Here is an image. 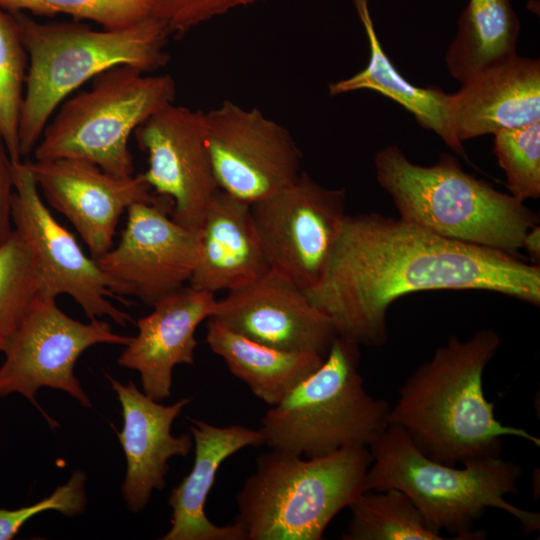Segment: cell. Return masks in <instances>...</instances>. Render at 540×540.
Masks as SVG:
<instances>
[{"mask_svg":"<svg viewBox=\"0 0 540 540\" xmlns=\"http://www.w3.org/2000/svg\"><path fill=\"white\" fill-rule=\"evenodd\" d=\"M427 290L490 291L539 306L540 267L401 218L346 215L323 276L306 293L338 335L380 346L389 306Z\"/></svg>","mask_w":540,"mask_h":540,"instance_id":"6da1fadb","label":"cell"},{"mask_svg":"<svg viewBox=\"0 0 540 540\" xmlns=\"http://www.w3.org/2000/svg\"><path fill=\"white\" fill-rule=\"evenodd\" d=\"M500 344L491 329L466 341L451 336L402 384L388 423L402 428L425 456L451 466L499 456L505 436L540 446L527 430L498 421L484 395L483 373Z\"/></svg>","mask_w":540,"mask_h":540,"instance_id":"7a4b0ae2","label":"cell"},{"mask_svg":"<svg viewBox=\"0 0 540 540\" xmlns=\"http://www.w3.org/2000/svg\"><path fill=\"white\" fill-rule=\"evenodd\" d=\"M11 14L28 56L18 128L21 157L33 152L54 111L85 82L118 65L150 73L169 61L171 33L156 17L96 30L78 20L41 23L25 12Z\"/></svg>","mask_w":540,"mask_h":540,"instance_id":"3957f363","label":"cell"},{"mask_svg":"<svg viewBox=\"0 0 540 540\" xmlns=\"http://www.w3.org/2000/svg\"><path fill=\"white\" fill-rule=\"evenodd\" d=\"M372 462L363 490L398 489L407 494L440 534L454 539L483 538L475 523L488 508L516 517L527 532L539 531L540 514L516 507L505 495L518 490L522 468L499 456L478 458L464 468L439 463L425 456L399 426L388 423L368 445Z\"/></svg>","mask_w":540,"mask_h":540,"instance_id":"277c9868","label":"cell"},{"mask_svg":"<svg viewBox=\"0 0 540 540\" xmlns=\"http://www.w3.org/2000/svg\"><path fill=\"white\" fill-rule=\"evenodd\" d=\"M374 163L378 183L400 218L445 238L516 255L537 224L523 202L464 172L450 155L422 166L388 146Z\"/></svg>","mask_w":540,"mask_h":540,"instance_id":"5b68a950","label":"cell"},{"mask_svg":"<svg viewBox=\"0 0 540 540\" xmlns=\"http://www.w3.org/2000/svg\"><path fill=\"white\" fill-rule=\"evenodd\" d=\"M372 462L368 446L306 458L273 450L236 495L234 524L244 540H320L333 518L361 493Z\"/></svg>","mask_w":540,"mask_h":540,"instance_id":"8992f818","label":"cell"},{"mask_svg":"<svg viewBox=\"0 0 540 540\" xmlns=\"http://www.w3.org/2000/svg\"><path fill=\"white\" fill-rule=\"evenodd\" d=\"M360 344L337 335L321 366L262 418L264 445L306 458L368 446L388 425L389 404L364 388Z\"/></svg>","mask_w":540,"mask_h":540,"instance_id":"52a82bcc","label":"cell"},{"mask_svg":"<svg viewBox=\"0 0 540 540\" xmlns=\"http://www.w3.org/2000/svg\"><path fill=\"white\" fill-rule=\"evenodd\" d=\"M175 97L176 84L168 74L112 67L95 76L88 90L61 103L33 150L34 158L80 159L116 177H130L135 174L130 136Z\"/></svg>","mask_w":540,"mask_h":540,"instance_id":"ba28073f","label":"cell"},{"mask_svg":"<svg viewBox=\"0 0 540 540\" xmlns=\"http://www.w3.org/2000/svg\"><path fill=\"white\" fill-rule=\"evenodd\" d=\"M130 340L131 336L114 333L110 324L99 318L88 323L71 318L58 307L55 297L40 292L3 351L0 396L22 394L54 428L58 423L37 403V391L41 387L59 389L84 407H92L74 374L78 358L94 345L126 346Z\"/></svg>","mask_w":540,"mask_h":540,"instance_id":"9c48e42d","label":"cell"},{"mask_svg":"<svg viewBox=\"0 0 540 540\" xmlns=\"http://www.w3.org/2000/svg\"><path fill=\"white\" fill-rule=\"evenodd\" d=\"M346 192L321 186L306 172L250 205L270 269L305 291L321 279L346 217Z\"/></svg>","mask_w":540,"mask_h":540,"instance_id":"30bf717a","label":"cell"},{"mask_svg":"<svg viewBox=\"0 0 540 540\" xmlns=\"http://www.w3.org/2000/svg\"><path fill=\"white\" fill-rule=\"evenodd\" d=\"M206 143L220 190L253 204L294 182L302 154L289 131L231 100L205 113Z\"/></svg>","mask_w":540,"mask_h":540,"instance_id":"8fae6325","label":"cell"},{"mask_svg":"<svg viewBox=\"0 0 540 540\" xmlns=\"http://www.w3.org/2000/svg\"><path fill=\"white\" fill-rule=\"evenodd\" d=\"M12 176L13 229L32 252L42 292L55 298L62 294L71 296L89 320L108 316L121 326L133 323L129 314L110 302L109 299H121L96 260L84 253L74 235L44 204L25 161L12 162Z\"/></svg>","mask_w":540,"mask_h":540,"instance_id":"7c38bea8","label":"cell"},{"mask_svg":"<svg viewBox=\"0 0 540 540\" xmlns=\"http://www.w3.org/2000/svg\"><path fill=\"white\" fill-rule=\"evenodd\" d=\"M172 207L171 199L159 195L132 204L118 244L95 258L123 303L132 295L152 306L189 283L198 259V231L177 223L169 215Z\"/></svg>","mask_w":540,"mask_h":540,"instance_id":"4fadbf2b","label":"cell"},{"mask_svg":"<svg viewBox=\"0 0 540 540\" xmlns=\"http://www.w3.org/2000/svg\"><path fill=\"white\" fill-rule=\"evenodd\" d=\"M147 154L143 173L156 195L171 199V217L198 231L219 190L206 143L205 113L170 104L134 132Z\"/></svg>","mask_w":540,"mask_h":540,"instance_id":"5bb4252c","label":"cell"},{"mask_svg":"<svg viewBox=\"0 0 540 540\" xmlns=\"http://www.w3.org/2000/svg\"><path fill=\"white\" fill-rule=\"evenodd\" d=\"M47 202L73 225L94 259L113 246L122 214L157 195L143 173L120 178L80 159L26 160Z\"/></svg>","mask_w":540,"mask_h":540,"instance_id":"9a60e30c","label":"cell"},{"mask_svg":"<svg viewBox=\"0 0 540 540\" xmlns=\"http://www.w3.org/2000/svg\"><path fill=\"white\" fill-rule=\"evenodd\" d=\"M211 317L244 337L284 351L326 356L338 335L306 291L273 270L217 299Z\"/></svg>","mask_w":540,"mask_h":540,"instance_id":"2e32d148","label":"cell"},{"mask_svg":"<svg viewBox=\"0 0 540 540\" xmlns=\"http://www.w3.org/2000/svg\"><path fill=\"white\" fill-rule=\"evenodd\" d=\"M122 406L123 428L116 431L122 445L127 471L122 484V494L127 507L134 513L149 502L154 490L165 487L172 457H186L194 442L191 434L174 436V420L191 402V397L181 398L171 405H162L129 381L124 385L106 374Z\"/></svg>","mask_w":540,"mask_h":540,"instance_id":"e0dca14e","label":"cell"},{"mask_svg":"<svg viewBox=\"0 0 540 540\" xmlns=\"http://www.w3.org/2000/svg\"><path fill=\"white\" fill-rule=\"evenodd\" d=\"M216 304L215 294L184 286L156 301L153 310L137 320L138 333L117 362L139 372L147 396L156 401L170 397L173 369L194 363L195 331L214 314Z\"/></svg>","mask_w":540,"mask_h":540,"instance_id":"ac0fdd59","label":"cell"},{"mask_svg":"<svg viewBox=\"0 0 540 540\" xmlns=\"http://www.w3.org/2000/svg\"><path fill=\"white\" fill-rule=\"evenodd\" d=\"M452 122L463 141L540 122V62L517 55L492 65L451 94Z\"/></svg>","mask_w":540,"mask_h":540,"instance_id":"d6986e66","label":"cell"},{"mask_svg":"<svg viewBox=\"0 0 540 540\" xmlns=\"http://www.w3.org/2000/svg\"><path fill=\"white\" fill-rule=\"evenodd\" d=\"M198 259L188 285L215 294L246 286L270 271L250 204L222 190L212 198L198 229Z\"/></svg>","mask_w":540,"mask_h":540,"instance_id":"ffe728a7","label":"cell"},{"mask_svg":"<svg viewBox=\"0 0 540 540\" xmlns=\"http://www.w3.org/2000/svg\"><path fill=\"white\" fill-rule=\"evenodd\" d=\"M194 442V463L190 473L171 490V527L163 540H244L233 523L219 526L207 517L205 505L220 465L246 447L264 445L260 430L240 424L216 426L190 419Z\"/></svg>","mask_w":540,"mask_h":540,"instance_id":"44dd1931","label":"cell"},{"mask_svg":"<svg viewBox=\"0 0 540 540\" xmlns=\"http://www.w3.org/2000/svg\"><path fill=\"white\" fill-rule=\"evenodd\" d=\"M369 42L367 66L353 76L331 83L332 96L361 89L376 91L412 113L424 128L435 132L454 152L465 156L463 144L455 135L451 94L438 87H418L408 82L383 51L371 18L368 0H352ZM466 157V156H465Z\"/></svg>","mask_w":540,"mask_h":540,"instance_id":"7402d4cb","label":"cell"},{"mask_svg":"<svg viewBox=\"0 0 540 540\" xmlns=\"http://www.w3.org/2000/svg\"><path fill=\"white\" fill-rule=\"evenodd\" d=\"M206 342L262 402L274 406L316 371L325 356L313 352L276 349L227 328L217 320H206Z\"/></svg>","mask_w":540,"mask_h":540,"instance_id":"603a6c76","label":"cell"},{"mask_svg":"<svg viewBox=\"0 0 540 540\" xmlns=\"http://www.w3.org/2000/svg\"><path fill=\"white\" fill-rule=\"evenodd\" d=\"M519 21L510 0H469L445 62L461 83L516 55Z\"/></svg>","mask_w":540,"mask_h":540,"instance_id":"cb8c5ba5","label":"cell"},{"mask_svg":"<svg viewBox=\"0 0 540 540\" xmlns=\"http://www.w3.org/2000/svg\"><path fill=\"white\" fill-rule=\"evenodd\" d=\"M351 518L343 540H442L404 492H361L348 506Z\"/></svg>","mask_w":540,"mask_h":540,"instance_id":"d4e9b609","label":"cell"},{"mask_svg":"<svg viewBox=\"0 0 540 540\" xmlns=\"http://www.w3.org/2000/svg\"><path fill=\"white\" fill-rule=\"evenodd\" d=\"M40 292L42 284L32 252L13 229L0 245V352Z\"/></svg>","mask_w":540,"mask_h":540,"instance_id":"484cf974","label":"cell"},{"mask_svg":"<svg viewBox=\"0 0 540 540\" xmlns=\"http://www.w3.org/2000/svg\"><path fill=\"white\" fill-rule=\"evenodd\" d=\"M28 56L13 15L0 8V133L12 162L21 161L19 118Z\"/></svg>","mask_w":540,"mask_h":540,"instance_id":"4316f807","label":"cell"},{"mask_svg":"<svg viewBox=\"0 0 540 540\" xmlns=\"http://www.w3.org/2000/svg\"><path fill=\"white\" fill-rule=\"evenodd\" d=\"M156 6L157 0H0V8L9 13L31 12L49 17L66 14L109 30L156 17Z\"/></svg>","mask_w":540,"mask_h":540,"instance_id":"83f0119b","label":"cell"},{"mask_svg":"<svg viewBox=\"0 0 540 540\" xmlns=\"http://www.w3.org/2000/svg\"><path fill=\"white\" fill-rule=\"evenodd\" d=\"M494 153L511 195L524 202L540 196V122L494 134Z\"/></svg>","mask_w":540,"mask_h":540,"instance_id":"f1b7e54d","label":"cell"},{"mask_svg":"<svg viewBox=\"0 0 540 540\" xmlns=\"http://www.w3.org/2000/svg\"><path fill=\"white\" fill-rule=\"evenodd\" d=\"M85 484V473L77 470L64 485L31 506L14 510L0 508V540L13 539L26 521L44 511L55 510L66 516L82 513L87 503Z\"/></svg>","mask_w":540,"mask_h":540,"instance_id":"f546056e","label":"cell"},{"mask_svg":"<svg viewBox=\"0 0 540 540\" xmlns=\"http://www.w3.org/2000/svg\"><path fill=\"white\" fill-rule=\"evenodd\" d=\"M266 0H157L156 18L171 36L182 37L193 28L232 10Z\"/></svg>","mask_w":540,"mask_h":540,"instance_id":"4dcf8cb0","label":"cell"},{"mask_svg":"<svg viewBox=\"0 0 540 540\" xmlns=\"http://www.w3.org/2000/svg\"><path fill=\"white\" fill-rule=\"evenodd\" d=\"M13 193L12 160L0 133V245L13 232L11 214Z\"/></svg>","mask_w":540,"mask_h":540,"instance_id":"1f68e13d","label":"cell"},{"mask_svg":"<svg viewBox=\"0 0 540 540\" xmlns=\"http://www.w3.org/2000/svg\"><path fill=\"white\" fill-rule=\"evenodd\" d=\"M522 248H524L530 259L534 262V264L539 262L540 259V227L538 225H534L529 231L526 233L524 239Z\"/></svg>","mask_w":540,"mask_h":540,"instance_id":"d6a6232c","label":"cell"}]
</instances>
